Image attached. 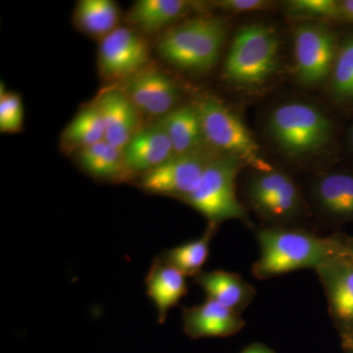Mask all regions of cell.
Returning <instances> with one entry per match:
<instances>
[{"label":"cell","mask_w":353,"mask_h":353,"mask_svg":"<svg viewBox=\"0 0 353 353\" xmlns=\"http://www.w3.org/2000/svg\"><path fill=\"white\" fill-rule=\"evenodd\" d=\"M259 257L252 275L269 280L303 269L317 270L336 257L345 256V234L319 236L299 228L261 227L254 229Z\"/></svg>","instance_id":"1"},{"label":"cell","mask_w":353,"mask_h":353,"mask_svg":"<svg viewBox=\"0 0 353 353\" xmlns=\"http://www.w3.org/2000/svg\"><path fill=\"white\" fill-rule=\"evenodd\" d=\"M226 32V25L219 18H192L165 32L157 51L176 68L201 73L219 59Z\"/></svg>","instance_id":"2"},{"label":"cell","mask_w":353,"mask_h":353,"mask_svg":"<svg viewBox=\"0 0 353 353\" xmlns=\"http://www.w3.org/2000/svg\"><path fill=\"white\" fill-rule=\"evenodd\" d=\"M243 165L239 158L218 154L209 164L196 192L183 202L205 217L209 225L218 227L225 221L240 220L250 226L236 190V176Z\"/></svg>","instance_id":"3"},{"label":"cell","mask_w":353,"mask_h":353,"mask_svg":"<svg viewBox=\"0 0 353 353\" xmlns=\"http://www.w3.org/2000/svg\"><path fill=\"white\" fill-rule=\"evenodd\" d=\"M201 117L204 141L219 154L239 158L255 171L273 169L260 152L248 128L236 113L214 97H204L196 104Z\"/></svg>","instance_id":"4"},{"label":"cell","mask_w":353,"mask_h":353,"mask_svg":"<svg viewBox=\"0 0 353 353\" xmlns=\"http://www.w3.org/2000/svg\"><path fill=\"white\" fill-rule=\"evenodd\" d=\"M279 62V38L275 29L265 24L245 26L236 32L228 52L225 75L240 85L263 83Z\"/></svg>","instance_id":"5"},{"label":"cell","mask_w":353,"mask_h":353,"mask_svg":"<svg viewBox=\"0 0 353 353\" xmlns=\"http://www.w3.org/2000/svg\"><path fill=\"white\" fill-rule=\"evenodd\" d=\"M269 129L281 150L296 157L322 150L332 134L329 118L305 102H289L274 109Z\"/></svg>","instance_id":"6"},{"label":"cell","mask_w":353,"mask_h":353,"mask_svg":"<svg viewBox=\"0 0 353 353\" xmlns=\"http://www.w3.org/2000/svg\"><path fill=\"white\" fill-rule=\"evenodd\" d=\"M245 194L253 210L269 223L265 227L297 228L296 221L305 209L299 185L274 168L255 171L246 183Z\"/></svg>","instance_id":"7"},{"label":"cell","mask_w":353,"mask_h":353,"mask_svg":"<svg viewBox=\"0 0 353 353\" xmlns=\"http://www.w3.org/2000/svg\"><path fill=\"white\" fill-rule=\"evenodd\" d=\"M218 154L208 148L189 154L174 155L157 168L139 176L138 185L148 194L183 201L196 192L209 164Z\"/></svg>","instance_id":"8"},{"label":"cell","mask_w":353,"mask_h":353,"mask_svg":"<svg viewBox=\"0 0 353 353\" xmlns=\"http://www.w3.org/2000/svg\"><path fill=\"white\" fill-rule=\"evenodd\" d=\"M297 78L304 85H319L331 75L338 48L333 32L322 25L304 24L294 34Z\"/></svg>","instance_id":"9"},{"label":"cell","mask_w":353,"mask_h":353,"mask_svg":"<svg viewBox=\"0 0 353 353\" xmlns=\"http://www.w3.org/2000/svg\"><path fill=\"white\" fill-rule=\"evenodd\" d=\"M150 57L145 38L132 28H116L101 39L99 70L108 80L122 82L148 67Z\"/></svg>","instance_id":"10"},{"label":"cell","mask_w":353,"mask_h":353,"mask_svg":"<svg viewBox=\"0 0 353 353\" xmlns=\"http://www.w3.org/2000/svg\"><path fill=\"white\" fill-rule=\"evenodd\" d=\"M120 90L141 115L162 118L175 109L179 88L160 70L145 67L121 82Z\"/></svg>","instance_id":"11"},{"label":"cell","mask_w":353,"mask_h":353,"mask_svg":"<svg viewBox=\"0 0 353 353\" xmlns=\"http://www.w3.org/2000/svg\"><path fill=\"white\" fill-rule=\"evenodd\" d=\"M328 301L330 316L340 336L353 331V264L345 256L315 271Z\"/></svg>","instance_id":"12"},{"label":"cell","mask_w":353,"mask_h":353,"mask_svg":"<svg viewBox=\"0 0 353 353\" xmlns=\"http://www.w3.org/2000/svg\"><path fill=\"white\" fill-rule=\"evenodd\" d=\"M123 152L130 179L145 175L175 155L170 137L159 119L141 127Z\"/></svg>","instance_id":"13"},{"label":"cell","mask_w":353,"mask_h":353,"mask_svg":"<svg viewBox=\"0 0 353 353\" xmlns=\"http://www.w3.org/2000/svg\"><path fill=\"white\" fill-rule=\"evenodd\" d=\"M317 210L333 226L353 222V173L334 171L317 176L312 185Z\"/></svg>","instance_id":"14"},{"label":"cell","mask_w":353,"mask_h":353,"mask_svg":"<svg viewBox=\"0 0 353 353\" xmlns=\"http://www.w3.org/2000/svg\"><path fill=\"white\" fill-rule=\"evenodd\" d=\"M183 331L190 338H227L238 334L245 327V320L236 311L212 299L183 308Z\"/></svg>","instance_id":"15"},{"label":"cell","mask_w":353,"mask_h":353,"mask_svg":"<svg viewBox=\"0 0 353 353\" xmlns=\"http://www.w3.org/2000/svg\"><path fill=\"white\" fill-rule=\"evenodd\" d=\"M97 103L103 119L105 141L124 150L141 129V114L119 88L106 90L99 97Z\"/></svg>","instance_id":"16"},{"label":"cell","mask_w":353,"mask_h":353,"mask_svg":"<svg viewBox=\"0 0 353 353\" xmlns=\"http://www.w3.org/2000/svg\"><path fill=\"white\" fill-rule=\"evenodd\" d=\"M146 294L154 304L160 324L166 321L169 312L189 292L188 277L157 257L145 277Z\"/></svg>","instance_id":"17"},{"label":"cell","mask_w":353,"mask_h":353,"mask_svg":"<svg viewBox=\"0 0 353 353\" xmlns=\"http://www.w3.org/2000/svg\"><path fill=\"white\" fill-rule=\"evenodd\" d=\"M205 292L206 299L226 306L241 314L256 296V290L245 279L224 270L202 271L194 278Z\"/></svg>","instance_id":"18"},{"label":"cell","mask_w":353,"mask_h":353,"mask_svg":"<svg viewBox=\"0 0 353 353\" xmlns=\"http://www.w3.org/2000/svg\"><path fill=\"white\" fill-rule=\"evenodd\" d=\"M194 6L185 0H139L128 12L126 22L139 32L154 34L180 19Z\"/></svg>","instance_id":"19"},{"label":"cell","mask_w":353,"mask_h":353,"mask_svg":"<svg viewBox=\"0 0 353 353\" xmlns=\"http://www.w3.org/2000/svg\"><path fill=\"white\" fill-rule=\"evenodd\" d=\"M159 120L170 137L175 155L189 154L208 148L196 105L176 108Z\"/></svg>","instance_id":"20"},{"label":"cell","mask_w":353,"mask_h":353,"mask_svg":"<svg viewBox=\"0 0 353 353\" xmlns=\"http://www.w3.org/2000/svg\"><path fill=\"white\" fill-rule=\"evenodd\" d=\"M76 158L83 171L97 180L118 182L130 179L124 152L106 141L78 150Z\"/></svg>","instance_id":"21"},{"label":"cell","mask_w":353,"mask_h":353,"mask_svg":"<svg viewBox=\"0 0 353 353\" xmlns=\"http://www.w3.org/2000/svg\"><path fill=\"white\" fill-rule=\"evenodd\" d=\"M217 228L208 224L205 232L199 239L165 250L157 259L182 272L187 277H196L201 273L202 268L208 261L211 241L217 232Z\"/></svg>","instance_id":"22"},{"label":"cell","mask_w":353,"mask_h":353,"mask_svg":"<svg viewBox=\"0 0 353 353\" xmlns=\"http://www.w3.org/2000/svg\"><path fill=\"white\" fill-rule=\"evenodd\" d=\"M74 21L85 34L102 39L119 27V9L111 0H81Z\"/></svg>","instance_id":"23"},{"label":"cell","mask_w":353,"mask_h":353,"mask_svg":"<svg viewBox=\"0 0 353 353\" xmlns=\"http://www.w3.org/2000/svg\"><path fill=\"white\" fill-rule=\"evenodd\" d=\"M103 141L105 130L97 102L77 114L62 134L63 145L76 152Z\"/></svg>","instance_id":"24"},{"label":"cell","mask_w":353,"mask_h":353,"mask_svg":"<svg viewBox=\"0 0 353 353\" xmlns=\"http://www.w3.org/2000/svg\"><path fill=\"white\" fill-rule=\"evenodd\" d=\"M331 85L336 97L353 101V38L338 48L331 73Z\"/></svg>","instance_id":"25"},{"label":"cell","mask_w":353,"mask_h":353,"mask_svg":"<svg viewBox=\"0 0 353 353\" xmlns=\"http://www.w3.org/2000/svg\"><path fill=\"white\" fill-rule=\"evenodd\" d=\"M288 12L296 17L336 18L340 16V1L336 0H292L287 3Z\"/></svg>","instance_id":"26"},{"label":"cell","mask_w":353,"mask_h":353,"mask_svg":"<svg viewBox=\"0 0 353 353\" xmlns=\"http://www.w3.org/2000/svg\"><path fill=\"white\" fill-rule=\"evenodd\" d=\"M24 118L22 99L15 92H4L1 87L0 95V131L17 132L21 131Z\"/></svg>","instance_id":"27"},{"label":"cell","mask_w":353,"mask_h":353,"mask_svg":"<svg viewBox=\"0 0 353 353\" xmlns=\"http://www.w3.org/2000/svg\"><path fill=\"white\" fill-rule=\"evenodd\" d=\"M212 3L223 10L238 13L264 10L271 6L270 1L263 0H220Z\"/></svg>","instance_id":"28"},{"label":"cell","mask_w":353,"mask_h":353,"mask_svg":"<svg viewBox=\"0 0 353 353\" xmlns=\"http://www.w3.org/2000/svg\"><path fill=\"white\" fill-rule=\"evenodd\" d=\"M339 19L353 23V0L340 1V16Z\"/></svg>","instance_id":"29"},{"label":"cell","mask_w":353,"mask_h":353,"mask_svg":"<svg viewBox=\"0 0 353 353\" xmlns=\"http://www.w3.org/2000/svg\"><path fill=\"white\" fill-rule=\"evenodd\" d=\"M240 353H277L272 348L267 347L262 343H252V345H248L245 350H241Z\"/></svg>","instance_id":"30"},{"label":"cell","mask_w":353,"mask_h":353,"mask_svg":"<svg viewBox=\"0 0 353 353\" xmlns=\"http://www.w3.org/2000/svg\"><path fill=\"white\" fill-rule=\"evenodd\" d=\"M341 347L345 353H353V331L340 336Z\"/></svg>","instance_id":"31"},{"label":"cell","mask_w":353,"mask_h":353,"mask_svg":"<svg viewBox=\"0 0 353 353\" xmlns=\"http://www.w3.org/2000/svg\"><path fill=\"white\" fill-rule=\"evenodd\" d=\"M343 241H345V257L353 264V236H345Z\"/></svg>","instance_id":"32"},{"label":"cell","mask_w":353,"mask_h":353,"mask_svg":"<svg viewBox=\"0 0 353 353\" xmlns=\"http://www.w3.org/2000/svg\"><path fill=\"white\" fill-rule=\"evenodd\" d=\"M350 143H352V146L353 148V127L352 129V132H350Z\"/></svg>","instance_id":"33"}]
</instances>
